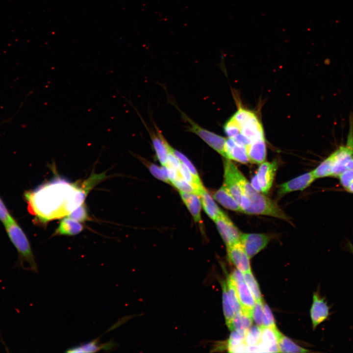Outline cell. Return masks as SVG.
Returning <instances> with one entry per match:
<instances>
[{"label": "cell", "mask_w": 353, "mask_h": 353, "mask_svg": "<svg viewBox=\"0 0 353 353\" xmlns=\"http://www.w3.org/2000/svg\"><path fill=\"white\" fill-rule=\"evenodd\" d=\"M172 151L174 154L179 159L180 162L188 169L195 178L197 180L201 181L198 172L190 160L181 152L174 149L172 147Z\"/></svg>", "instance_id": "obj_33"}, {"label": "cell", "mask_w": 353, "mask_h": 353, "mask_svg": "<svg viewBox=\"0 0 353 353\" xmlns=\"http://www.w3.org/2000/svg\"><path fill=\"white\" fill-rule=\"evenodd\" d=\"M246 149L250 162L261 164L265 160L267 150L265 138L251 142Z\"/></svg>", "instance_id": "obj_15"}, {"label": "cell", "mask_w": 353, "mask_h": 353, "mask_svg": "<svg viewBox=\"0 0 353 353\" xmlns=\"http://www.w3.org/2000/svg\"><path fill=\"white\" fill-rule=\"evenodd\" d=\"M229 261L243 273L251 272L250 258L240 241L227 247Z\"/></svg>", "instance_id": "obj_9"}, {"label": "cell", "mask_w": 353, "mask_h": 353, "mask_svg": "<svg viewBox=\"0 0 353 353\" xmlns=\"http://www.w3.org/2000/svg\"><path fill=\"white\" fill-rule=\"evenodd\" d=\"M315 179L312 171L305 173L280 185L278 193L283 195L293 191H302L309 187Z\"/></svg>", "instance_id": "obj_10"}, {"label": "cell", "mask_w": 353, "mask_h": 353, "mask_svg": "<svg viewBox=\"0 0 353 353\" xmlns=\"http://www.w3.org/2000/svg\"><path fill=\"white\" fill-rule=\"evenodd\" d=\"M151 174L156 178L167 183H171L165 166L159 167L154 164H151L149 167Z\"/></svg>", "instance_id": "obj_31"}, {"label": "cell", "mask_w": 353, "mask_h": 353, "mask_svg": "<svg viewBox=\"0 0 353 353\" xmlns=\"http://www.w3.org/2000/svg\"><path fill=\"white\" fill-rule=\"evenodd\" d=\"M263 302H256L253 309L252 318L256 325L260 328L263 327Z\"/></svg>", "instance_id": "obj_36"}, {"label": "cell", "mask_w": 353, "mask_h": 353, "mask_svg": "<svg viewBox=\"0 0 353 353\" xmlns=\"http://www.w3.org/2000/svg\"><path fill=\"white\" fill-rule=\"evenodd\" d=\"M4 226L9 238L19 253L21 264H27L28 270L38 272V266L29 242L22 228L14 219Z\"/></svg>", "instance_id": "obj_3"}, {"label": "cell", "mask_w": 353, "mask_h": 353, "mask_svg": "<svg viewBox=\"0 0 353 353\" xmlns=\"http://www.w3.org/2000/svg\"><path fill=\"white\" fill-rule=\"evenodd\" d=\"M245 336L246 334L245 333L235 330H232L227 341V346L228 352H229L233 348L245 343Z\"/></svg>", "instance_id": "obj_30"}, {"label": "cell", "mask_w": 353, "mask_h": 353, "mask_svg": "<svg viewBox=\"0 0 353 353\" xmlns=\"http://www.w3.org/2000/svg\"><path fill=\"white\" fill-rule=\"evenodd\" d=\"M113 346L111 343L100 344L98 339L68 349L66 352L68 353H90L98 352L101 350L110 349Z\"/></svg>", "instance_id": "obj_20"}, {"label": "cell", "mask_w": 353, "mask_h": 353, "mask_svg": "<svg viewBox=\"0 0 353 353\" xmlns=\"http://www.w3.org/2000/svg\"><path fill=\"white\" fill-rule=\"evenodd\" d=\"M239 126L240 133L247 138L250 143L264 138L262 124L254 113Z\"/></svg>", "instance_id": "obj_12"}, {"label": "cell", "mask_w": 353, "mask_h": 353, "mask_svg": "<svg viewBox=\"0 0 353 353\" xmlns=\"http://www.w3.org/2000/svg\"><path fill=\"white\" fill-rule=\"evenodd\" d=\"M224 130L227 137L230 138H233L240 133V126L232 117L225 124Z\"/></svg>", "instance_id": "obj_34"}, {"label": "cell", "mask_w": 353, "mask_h": 353, "mask_svg": "<svg viewBox=\"0 0 353 353\" xmlns=\"http://www.w3.org/2000/svg\"><path fill=\"white\" fill-rule=\"evenodd\" d=\"M83 229V226L79 222L67 216L60 221L54 234L73 236L80 233Z\"/></svg>", "instance_id": "obj_19"}, {"label": "cell", "mask_w": 353, "mask_h": 353, "mask_svg": "<svg viewBox=\"0 0 353 353\" xmlns=\"http://www.w3.org/2000/svg\"><path fill=\"white\" fill-rule=\"evenodd\" d=\"M348 248H349L350 252L353 254V245L351 243H348Z\"/></svg>", "instance_id": "obj_40"}, {"label": "cell", "mask_w": 353, "mask_h": 353, "mask_svg": "<svg viewBox=\"0 0 353 353\" xmlns=\"http://www.w3.org/2000/svg\"><path fill=\"white\" fill-rule=\"evenodd\" d=\"M340 183L346 189L353 181V170L347 169L338 176Z\"/></svg>", "instance_id": "obj_37"}, {"label": "cell", "mask_w": 353, "mask_h": 353, "mask_svg": "<svg viewBox=\"0 0 353 353\" xmlns=\"http://www.w3.org/2000/svg\"><path fill=\"white\" fill-rule=\"evenodd\" d=\"M261 329L258 326H252L247 331L245 342L247 346L258 345L260 342Z\"/></svg>", "instance_id": "obj_28"}, {"label": "cell", "mask_w": 353, "mask_h": 353, "mask_svg": "<svg viewBox=\"0 0 353 353\" xmlns=\"http://www.w3.org/2000/svg\"><path fill=\"white\" fill-rule=\"evenodd\" d=\"M277 167L276 161L261 163L251 180L253 188L263 194L268 193L273 185Z\"/></svg>", "instance_id": "obj_4"}, {"label": "cell", "mask_w": 353, "mask_h": 353, "mask_svg": "<svg viewBox=\"0 0 353 353\" xmlns=\"http://www.w3.org/2000/svg\"><path fill=\"white\" fill-rule=\"evenodd\" d=\"M222 303L226 323L231 331L233 330V321L235 313L227 294L226 282L222 283Z\"/></svg>", "instance_id": "obj_21"}, {"label": "cell", "mask_w": 353, "mask_h": 353, "mask_svg": "<svg viewBox=\"0 0 353 353\" xmlns=\"http://www.w3.org/2000/svg\"><path fill=\"white\" fill-rule=\"evenodd\" d=\"M245 281L249 288L256 302H263L260 290L257 281L252 272L244 273Z\"/></svg>", "instance_id": "obj_27"}, {"label": "cell", "mask_w": 353, "mask_h": 353, "mask_svg": "<svg viewBox=\"0 0 353 353\" xmlns=\"http://www.w3.org/2000/svg\"><path fill=\"white\" fill-rule=\"evenodd\" d=\"M261 333L259 346L261 352L278 353V339L281 332L275 327L261 328Z\"/></svg>", "instance_id": "obj_11"}, {"label": "cell", "mask_w": 353, "mask_h": 353, "mask_svg": "<svg viewBox=\"0 0 353 353\" xmlns=\"http://www.w3.org/2000/svg\"><path fill=\"white\" fill-rule=\"evenodd\" d=\"M333 160L331 154L312 171L315 178L331 176Z\"/></svg>", "instance_id": "obj_26"}, {"label": "cell", "mask_w": 353, "mask_h": 353, "mask_svg": "<svg viewBox=\"0 0 353 353\" xmlns=\"http://www.w3.org/2000/svg\"><path fill=\"white\" fill-rule=\"evenodd\" d=\"M68 217L79 222L86 221L90 219L86 207L83 203L71 212Z\"/></svg>", "instance_id": "obj_32"}, {"label": "cell", "mask_w": 353, "mask_h": 353, "mask_svg": "<svg viewBox=\"0 0 353 353\" xmlns=\"http://www.w3.org/2000/svg\"><path fill=\"white\" fill-rule=\"evenodd\" d=\"M270 240V237L264 233H242L240 241L251 259L264 249Z\"/></svg>", "instance_id": "obj_7"}, {"label": "cell", "mask_w": 353, "mask_h": 353, "mask_svg": "<svg viewBox=\"0 0 353 353\" xmlns=\"http://www.w3.org/2000/svg\"><path fill=\"white\" fill-rule=\"evenodd\" d=\"M171 184L179 191L198 194L201 189L185 180L180 176L173 180Z\"/></svg>", "instance_id": "obj_29"}, {"label": "cell", "mask_w": 353, "mask_h": 353, "mask_svg": "<svg viewBox=\"0 0 353 353\" xmlns=\"http://www.w3.org/2000/svg\"><path fill=\"white\" fill-rule=\"evenodd\" d=\"M214 221L227 247L240 242L242 233L224 212Z\"/></svg>", "instance_id": "obj_6"}, {"label": "cell", "mask_w": 353, "mask_h": 353, "mask_svg": "<svg viewBox=\"0 0 353 353\" xmlns=\"http://www.w3.org/2000/svg\"><path fill=\"white\" fill-rule=\"evenodd\" d=\"M242 311L252 317L255 301L245 280L235 283Z\"/></svg>", "instance_id": "obj_14"}, {"label": "cell", "mask_w": 353, "mask_h": 353, "mask_svg": "<svg viewBox=\"0 0 353 353\" xmlns=\"http://www.w3.org/2000/svg\"><path fill=\"white\" fill-rule=\"evenodd\" d=\"M346 190L348 192L353 193V181L350 183Z\"/></svg>", "instance_id": "obj_39"}, {"label": "cell", "mask_w": 353, "mask_h": 353, "mask_svg": "<svg viewBox=\"0 0 353 353\" xmlns=\"http://www.w3.org/2000/svg\"><path fill=\"white\" fill-rule=\"evenodd\" d=\"M226 158L242 164L249 162L246 147L237 143L233 139L228 138L225 144Z\"/></svg>", "instance_id": "obj_13"}, {"label": "cell", "mask_w": 353, "mask_h": 353, "mask_svg": "<svg viewBox=\"0 0 353 353\" xmlns=\"http://www.w3.org/2000/svg\"><path fill=\"white\" fill-rule=\"evenodd\" d=\"M279 353H307L309 350L296 344L291 339L281 333L278 339Z\"/></svg>", "instance_id": "obj_24"}, {"label": "cell", "mask_w": 353, "mask_h": 353, "mask_svg": "<svg viewBox=\"0 0 353 353\" xmlns=\"http://www.w3.org/2000/svg\"><path fill=\"white\" fill-rule=\"evenodd\" d=\"M263 327H275L276 323L273 313L268 305L263 302Z\"/></svg>", "instance_id": "obj_35"}, {"label": "cell", "mask_w": 353, "mask_h": 353, "mask_svg": "<svg viewBox=\"0 0 353 353\" xmlns=\"http://www.w3.org/2000/svg\"><path fill=\"white\" fill-rule=\"evenodd\" d=\"M310 315L314 329L326 321L329 315V307L325 299L321 297L318 292L313 293Z\"/></svg>", "instance_id": "obj_8"}, {"label": "cell", "mask_w": 353, "mask_h": 353, "mask_svg": "<svg viewBox=\"0 0 353 353\" xmlns=\"http://www.w3.org/2000/svg\"><path fill=\"white\" fill-rule=\"evenodd\" d=\"M227 289L229 299L232 306L235 314L242 311L235 283L230 276H229L226 282Z\"/></svg>", "instance_id": "obj_25"}, {"label": "cell", "mask_w": 353, "mask_h": 353, "mask_svg": "<svg viewBox=\"0 0 353 353\" xmlns=\"http://www.w3.org/2000/svg\"><path fill=\"white\" fill-rule=\"evenodd\" d=\"M88 191L63 180H56L27 192L25 197L28 209L39 221L46 223L51 219L68 215L83 203Z\"/></svg>", "instance_id": "obj_1"}, {"label": "cell", "mask_w": 353, "mask_h": 353, "mask_svg": "<svg viewBox=\"0 0 353 353\" xmlns=\"http://www.w3.org/2000/svg\"><path fill=\"white\" fill-rule=\"evenodd\" d=\"M213 198L227 209L234 211L241 212L240 205L224 184L214 193Z\"/></svg>", "instance_id": "obj_18"}, {"label": "cell", "mask_w": 353, "mask_h": 353, "mask_svg": "<svg viewBox=\"0 0 353 353\" xmlns=\"http://www.w3.org/2000/svg\"><path fill=\"white\" fill-rule=\"evenodd\" d=\"M181 198L187 207L194 221L199 223L201 220V201L198 194L179 191Z\"/></svg>", "instance_id": "obj_16"}, {"label": "cell", "mask_w": 353, "mask_h": 353, "mask_svg": "<svg viewBox=\"0 0 353 353\" xmlns=\"http://www.w3.org/2000/svg\"><path fill=\"white\" fill-rule=\"evenodd\" d=\"M252 317L243 311L235 314L233 321V330L246 334L252 326Z\"/></svg>", "instance_id": "obj_23"}, {"label": "cell", "mask_w": 353, "mask_h": 353, "mask_svg": "<svg viewBox=\"0 0 353 353\" xmlns=\"http://www.w3.org/2000/svg\"><path fill=\"white\" fill-rule=\"evenodd\" d=\"M202 206L208 217L214 221L224 212L218 207L207 191L203 187L200 191Z\"/></svg>", "instance_id": "obj_17"}, {"label": "cell", "mask_w": 353, "mask_h": 353, "mask_svg": "<svg viewBox=\"0 0 353 353\" xmlns=\"http://www.w3.org/2000/svg\"><path fill=\"white\" fill-rule=\"evenodd\" d=\"M150 134L156 157L162 166H165L167 163L168 149L157 133L150 131Z\"/></svg>", "instance_id": "obj_22"}, {"label": "cell", "mask_w": 353, "mask_h": 353, "mask_svg": "<svg viewBox=\"0 0 353 353\" xmlns=\"http://www.w3.org/2000/svg\"><path fill=\"white\" fill-rule=\"evenodd\" d=\"M13 219L0 198V220L5 225Z\"/></svg>", "instance_id": "obj_38"}, {"label": "cell", "mask_w": 353, "mask_h": 353, "mask_svg": "<svg viewBox=\"0 0 353 353\" xmlns=\"http://www.w3.org/2000/svg\"><path fill=\"white\" fill-rule=\"evenodd\" d=\"M235 173L242 192L239 203L242 212L251 215L270 216L288 220L287 216L277 204L254 189L237 167Z\"/></svg>", "instance_id": "obj_2"}, {"label": "cell", "mask_w": 353, "mask_h": 353, "mask_svg": "<svg viewBox=\"0 0 353 353\" xmlns=\"http://www.w3.org/2000/svg\"><path fill=\"white\" fill-rule=\"evenodd\" d=\"M183 115L189 123L188 131L197 134L209 146L226 158L225 149L227 139L201 127L185 114Z\"/></svg>", "instance_id": "obj_5"}]
</instances>
